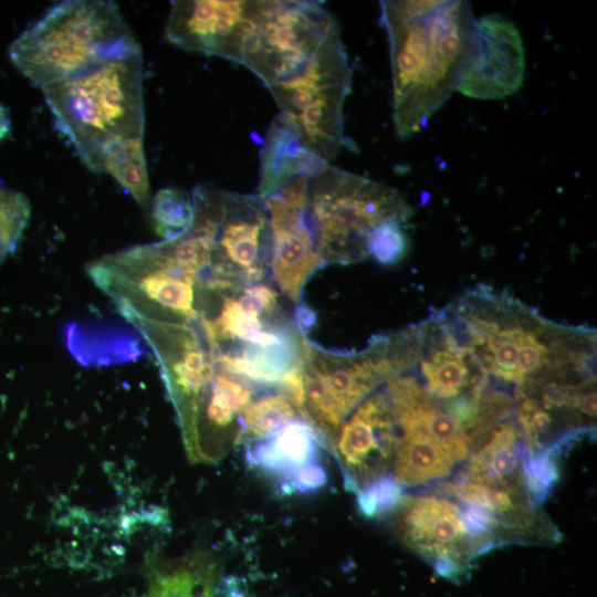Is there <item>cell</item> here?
Wrapping results in <instances>:
<instances>
[{
	"mask_svg": "<svg viewBox=\"0 0 597 597\" xmlns=\"http://www.w3.org/2000/svg\"><path fill=\"white\" fill-rule=\"evenodd\" d=\"M337 25L315 1H259L240 64L268 87L298 71Z\"/></svg>",
	"mask_w": 597,
	"mask_h": 597,
	"instance_id": "52a82bcc",
	"label": "cell"
},
{
	"mask_svg": "<svg viewBox=\"0 0 597 597\" xmlns=\"http://www.w3.org/2000/svg\"><path fill=\"white\" fill-rule=\"evenodd\" d=\"M259 1L181 0L171 4L165 38L175 46L241 63Z\"/></svg>",
	"mask_w": 597,
	"mask_h": 597,
	"instance_id": "8fae6325",
	"label": "cell"
},
{
	"mask_svg": "<svg viewBox=\"0 0 597 597\" xmlns=\"http://www.w3.org/2000/svg\"><path fill=\"white\" fill-rule=\"evenodd\" d=\"M354 492L389 474L394 465L397 429L384 389L377 388L348 415L331 443Z\"/></svg>",
	"mask_w": 597,
	"mask_h": 597,
	"instance_id": "7c38bea8",
	"label": "cell"
},
{
	"mask_svg": "<svg viewBox=\"0 0 597 597\" xmlns=\"http://www.w3.org/2000/svg\"><path fill=\"white\" fill-rule=\"evenodd\" d=\"M527 451L517 420L504 421L475 447L462 480L494 489L530 493L524 471Z\"/></svg>",
	"mask_w": 597,
	"mask_h": 597,
	"instance_id": "2e32d148",
	"label": "cell"
},
{
	"mask_svg": "<svg viewBox=\"0 0 597 597\" xmlns=\"http://www.w3.org/2000/svg\"><path fill=\"white\" fill-rule=\"evenodd\" d=\"M308 176H300L263 199L271 231L270 270L281 292L300 303L310 277L326 265L306 214Z\"/></svg>",
	"mask_w": 597,
	"mask_h": 597,
	"instance_id": "30bf717a",
	"label": "cell"
},
{
	"mask_svg": "<svg viewBox=\"0 0 597 597\" xmlns=\"http://www.w3.org/2000/svg\"><path fill=\"white\" fill-rule=\"evenodd\" d=\"M458 462L428 438L397 432L394 476L400 485H419L450 474Z\"/></svg>",
	"mask_w": 597,
	"mask_h": 597,
	"instance_id": "ac0fdd59",
	"label": "cell"
},
{
	"mask_svg": "<svg viewBox=\"0 0 597 597\" xmlns=\"http://www.w3.org/2000/svg\"><path fill=\"white\" fill-rule=\"evenodd\" d=\"M145 597H251L245 583L226 574L207 552L174 558L153 557L147 569Z\"/></svg>",
	"mask_w": 597,
	"mask_h": 597,
	"instance_id": "5bb4252c",
	"label": "cell"
},
{
	"mask_svg": "<svg viewBox=\"0 0 597 597\" xmlns=\"http://www.w3.org/2000/svg\"><path fill=\"white\" fill-rule=\"evenodd\" d=\"M192 197L182 189H160L151 201L154 229L164 240L186 231L192 221Z\"/></svg>",
	"mask_w": 597,
	"mask_h": 597,
	"instance_id": "44dd1931",
	"label": "cell"
},
{
	"mask_svg": "<svg viewBox=\"0 0 597 597\" xmlns=\"http://www.w3.org/2000/svg\"><path fill=\"white\" fill-rule=\"evenodd\" d=\"M389 41L392 121L406 140L458 91L478 53V29L463 0L380 1Z\"/></svg>",
	"mask_w": 597,
	"mask_h": 597,
	"instance_id": "6da1fadb",
	"label": "cell"
},
{
	"mask_svg": "<svg viewBox=\"0 0 597 597\" xmlns=\"http://www.w3.org/2000/svg\"><path fill=\"white\" fill-rule=\"evenodd\" d=\"M478 53L458 92L475 100H503L522 86L525 51L514 22L498 14L476 20Z\"/></svg>",
	"mask_w": 597,
	"mask_h": 597,
	"instance_id": "4fadbf2b",
	"label": "cell"
},
{
	"mask_svg": "<svg viewBox=\"0 0 597 597\" xmlns=\"http://www.w3.org/2000/svg\"><path fill=\"white\" fill-rule=\"evenodd\" d=\"M13 65L41 90L103 62L142 54L117 4L105 0L59 2L8 49Z\"/></svg>",
	"mask_w": 597,
	"mask_h": 597,
	"instance_id": "7a4b0ae2",
	"label": "cell"
},
{
	"mask_svg": "<svg viewBox=\"0 0 597 597\" xmlns=\"http://www.w3.org/2000/svg\"><path fill=\"white\" fill-rule=\"evenodd\" d=\"M11 135V121L7 108L0 103V142Z\"/></svg>",
	"mask_w": 597,
	"mask_h": 597,
	"instance_id": "4316f807",
	"label": "cell"
},
{
	"mask_svg": "<svg viewBox=\"0 0 597 597\" xmlns=\"http://www.w3.org/2000/svg\"><path fill=\"white\" fill-rule=\"evenodd\" d=\"M352 71L339 25L294 74L268 86L305 143L327 163L345 145L343 107Z\"/></svg>",
	"mask_w": 597,
	"mask_h": 597,
	"instance_id": "5b68a950",
	"label": "cell"
},
{
	"mask_svg": "<svg viewBox=\"0 0 597 597\" xmlns=\"http://www.w3.org/2000/svg\"><path fill=\"white\" fill-rule=\"evenodd\" d=\"M306 214L325 263L349 264L367 258L375 226L406 222L411 210L396 189L328 165L308 178Z\"/></svg>",
	"mask_w": 597,
	"mask_h": 597,
	"instance_id": "277c9868",
	"label": "cell"
},
{
	"mask_svg": "<svg viewBox=\"0 0 597 597\" xmlns=\"http://www.w3.org/2000/svg\"><path fill=\"white\" fill-rule=\"evenodd\" d=\"M391 512L397 538L444 576L459 575L472 556L490 547L470 532L461 506L446 494L405 495Z\"/></svg>",
	"mask_w": 597,
	"mask_h": 597,
	"instance_id": "ba28073f",
	"label": "cell"
},
{
	"mask_svg": "<svg viewBox=\"0 0 597 597\" xmlns=\"http://www.w3.org/2000/svg\"><path fill=\"white\" fill-rule=\"evenodd\" d=\"M41 91L56 127L94 172L109 147L144 137L142 54L93 65Z\"/></svg>",
	"mask_w": 597,
	"mask_h": 597,
	"instance_id": "3957f363",
	"label": "cell"
},
{
	"mask_svg": "<svg viewBox=\"0 0 597 597\" xmlns=\"http://www.w3.org/2000/svg\"><path fill=\"white\" fill-rule=\"evenodd\" d=\"M400 220H387L375 226L366 238V252L384 266L400 262L408 251V235Z\"/></svg>",
	"mask_w": 597,
	"mask_h": 597,
	"instance_id": "603a6c76",
	"label": "cell"
},
{
	"mask_svg": "<svg viewBox=\"0 0 597 597\" xmlns=\"http://www.w3.org/2000/svg\"><path fill=\"white\" fill-rule=\"evenodd\" d=\"M302 419L297 407L282 392L266 394L247 407L243 413L244 440L271 436L286 423Z\"/></svg>",
	"mask_w": 597,
	"mask_h": 597,
	"instance_id": "ffe728a7",
	"label": "cell"
},
{
	"mask_svg": "<svg viewBox=\"0 0 597 597\" xmlns=\"http://www.w3.org/2000/svg\"><path fill=\"white\" fill-rule=\"evenodd\" d=\"M101 172L111 175L142 207L150 201V185L143 138L125 139L109 147Z\"/></svg>",
	"mask_w": 597,
	"mask_h": 597,
	"instance_id": "d6986e66",
	"label": "cell"
},
{
	"mask_svg": "<svg viewBox=\"0 0 597 597\" xmlns=\"http://www.w3.org/2000/svg\"><path fill=\"white\" fill-rule=\"evenodd\" d=\"M389 370L386 335L371 337L359 352H332L304 336L303 420L331 444L343 421L384 383Z\"/></svg>",
	"mask_w": 597,
	"mask_h": 597,
	"instance_id": "8992f818",
	"label": "cell"
},
{
	"mask_svg": "<svg viewBox=\"0 0 597 597\" xmlns=\"http://www.w3.org/2000/svg\"><path fill=\"white\" fill-rule=\"evenodd\" d=\"M322 439L305 420H293L245 449L249 467L276 481L281 489L305 467L321 462Z\"/></svg>",
	"mask_w": 597,
	"mask_h": 597,
	"instance_id": "e0dca14e",
	"label": "cell"
},
{
	"mask_svg": "<svg viewBox=\"0 0 597 597\" xmlns=\"http://www.w3.org/2000/svg\"><path fill=\"white\" fill-rule=\"evenodd\" d=\"M356 493L360 512L368 517H374L394 510L401 498V485L389 473Z\"/></svg>",
	"mask_w": 597,
	"mask_h": 597,
	"instance_id": "cb8c5ba5",
	"label": "cell"
},
{
	"mask_svg": "<svg viewBox=\"0 0 597 597\" xmlns=\"http://www.w3.org/2000/svg\"><path fill=\"white\" fill-rule=\"evenodd\" d=\"M326 481V469L321 462H315L298 471L280 490L285 494H308L322 489Z\"/></svg>",
	"mask_w": 597,
	"mask_h": 597,
	"instance_id": "d4e9b609",
	"label": "cell"
},
{
	"mask_svg": "<svg viewBox=\"0 0 597 597\" xmlns=\"http://www.w3.org/2000/svg\"><path fill=\"white\" fill-rule=\"evenodd\" d=\"M31 217V205L20 191L0 187V266L20 244Z\"/></svg>",
	"mask_w": 597,
	"mask_h": 597,
	"instance_id": "7402d4cb",
	"label": "cell"
},
{
	"mask_svg": "<svg viewBox=\"0 0 597 597\" xmlns=\"http://www.w3.org/2000/svg\"><path fill=\"white\" fill-rule=\"evenodd\" d=\"M271 256L268 213L258 195L221 190V210L205 271L230 291L258 283Z\"/></svg>",
	"mask_w": 597,
	"mask_h": 597,
	"instance_id": "9c48e42d",
	"label": "cell"
},
{
	"mask_svg": "<svg viewBox=\"0 0 597 597\" xmlns=\"http://www.w3.org/2000/svg\"><path fill=\"white\" fill-rule=\"evenodd\" d=\"M329 164L303 139L295 123L284 113L272 119L260 155L258 196L264 199L300 176H313Z\"/></svg>",
	"mask_w": 597,
	"mask_h": 597,
	"instance_id": "9a60e30c",
	"label": "cell"
},
{
	"mask_svg": "<svg viewBox=\"0 0 597 597\" xmlns=\"http://www.w3.org/2000/svg\"><path fill=\"white\" fill-rule=\"evenodd\" d=\"M295 318L297 328L305 335L316 323L315 312L305 305L302 301L295 308Z\"/></svg>",
	"mask_w": 597,
	"mask_h": 597,
	"instance_id": "484cf974",
	"label": "cell"
}]
</instances>
